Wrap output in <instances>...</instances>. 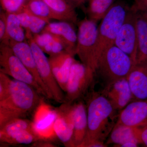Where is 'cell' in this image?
Listing matches in <instances>:
<instances>
[{"label": "cell", "mask_w": 147, "mask_h": 147, "mask_svg": "<svg viewBox=\"0 0 147 147\" xmlns=\"http://www.w3.org/2000/svg\"><path fill=\"white\" fill-rule=\"evenodd\" d=\"M26 1H30V0H26Z\"/></svg>", "instance_id": "cell-35"}, {"label": "cell", "mask_w": 147, "mask_h": 147, "mask_svg": "<svg viewBox=\"0 0 147 147\" xmlns=\"http://www.w3.org/2000/svg\"><path fill=\"white\" fill-rule=\"evenodd\" d=\"M65 1L75 6L76 7L80 6L83 5L79 0H65Z\"/></svg>", "instance_id": "cell-33"}, {"label": "cell", "mask_w": 147, "mask_h": 147, "mask_svg": "<svg viewBox=\"0 0 147 147\" xmlns=\"http://www.w3.org/2000/svg\"><path fill=\"white\" fill-rule=\"evenodd\" d=\"M74 130L70 147H80L86 135L88 128L87 108L82 102L72 105Z\"/></svg>", "instance_id": "cell-18"}, {"label": "cell", "mask_w": 147, "mask_h": 147, "mask_svg": "<svg viewBox=\"0 0 147 147\" xmlns=\"http://www.w3.org/2000/svg\"><path fill=\"white\" fill-rule=\"evenodd\" d=\"M130 142L139 144L135 136L134 127L116 123L108 136L107 144H115L120 147L125 143Z\"/></svg>", "instance_id": "cell-21"}, {"label": "cell", "mask_w": 147, "mask_h": 147, "mask_svg": "<svg viewBox=\"0 0 147 147\" xmlns=\"http://www.w3.org/2000/svg\"><path fill=\"white\" fill-rule=\"evenodd\" d=\"M135 65L129 56L114 45L100 55L96 72L99 74L106 87L120 79L127 78Z\"/></svg>", "instance_id": "cell-3"}, {"label": "cell", "mask_w": 147, "mask_h": 147, "mask_svg": "<svg viewBox=\"0 0 147 147\" xmlns=\"http://www.w3.org/2000/svg\"><path fill=\"white\" fill-rule=\"evenodd\" d=\"M79 1H80L82 3V4L83 5L84 3H85L86 2H87V1H88V0H79Z\"/></svg>", "instance_id": "cell-34"}, {"label": "cell", "mask_w": 147, "mask_h": 147, "mask_svg": "<svg viewBox=\"0 0 147 147\" xmlns=\"http://www.w3.org/2000/svg\"><path fill=\"white\" fill-rule=\"evenodd\" d=\"M34 129L23 130L0 138V142L10 144H30L44 140Z\"/></svg>", "instance_id": "cell-24"}, {"label": "cell", "mask_w": 147, "mask_h": 147, "mask_svg": "<svg viewBox=\"0 0 147 147\" xmlns=\"http://www.w3.org/2000/svg\"><path fill=\"white\" fill-rule=\"evenodd\" d=\"M29 129H34L32 122L24 118L13 119L0 127V138Z\"/></svg>", "instance_id": "cell-27"}, {"label": "cell", "mask_w": 147, "mask_h": 147, "mask_svg": "<svg viewBox=\"0 0 147 147\" xmlns=\"http://www.w3.org/2000/svg\"><path fill=\"white\" fill-rule=\"evenodd\" d=\"M94 74L82 63L74 60L65 92V102L71 103L84 94L92 82Z\"/></svg>", "instance_id": "cell-8"}, {"label": "cell", "mask_w": 147, "mask_h": 147, "mask_svg": "<svg viewBox=\"0 0 147 147\" xmlns=\"http://www.w3.org/2000/svg\"><path fill=\"white\" fill-rule=\"evenodd\" d=\"M74 55L65 51L48 58L51 69L62 90L65 92L69 72L75 60Z\"/></svg>", "instance_id": "cell-15"}, {"label": "cell", "mask_w": 147, "mask_h": 147, "mask_svg": "<svg viewBox=\"0 0 147 147\" xmlns=\"http://www.w3.org/2000/svg\"><path fill=\"white\" fill-rule=\"evenodd\" d=\"M127 79L133 99H147V63L135 65Z\"/></svg>", "instance_id": "cell-17"}, {"label": "cell", "mask_w": 147, "mask_h": 147, "mask_svg": "<svg viewBox=\"0 0 147 147\" xmlns=\"http://www.w3.org/2000/svg\"><path fill=\"white\" fill-rule=\"evenodd\" d=\"M115 45L136 64L137 52V11L130 7L115 40Z\"/></svg>", "instance_id": "cell-9"}, {"label": "cell", "mask_w": 147, "mask_h": 147, "mask_svg": "<svg viewBox=\"0 0 147 147\" xmlns=\"http://www.w3.org/2000/svg\"><path fill=\"white\" fill-rule=\"evenodd\" d=\"M130 7L122 1L115 2L98 27L96 49V62L100 55L115 45V40ZM97 66V65H96Z\"/></svg>", "instance_id": "cell-4"}, {"label": "cell", "mask_w": 147, "mask_h": 147, "mask_svg": "<svg viewBox=\"0 0 147 147\" xmlns=\"http://www.w3.org/2000/svg\"><path fill=\"white\" fill-rule=\"evenodd\" d=\"M115 1V0H88L87 12L89 18L96 22L102 20Z\"/></svg>", "instance_id": "cell-25"}, {"label": "cell", "mask_w": 147, "mask_h": 147, "mask_svg": "<svg viewBox=\"0 0 147 147\" xmlns=\"http://www.w3.org/2000/svg\"><path fill=\"white\" fill-rule=\"evenodd\" d=\"M7 43L9 45L14 54L19 58L22 63L34 77L37 83L45 92L47 98L53 99L52 95L39 76L34 56L28 42L26 40L23 42L9 40Z\"/></svg>", "instance_id": "cell-10"}, {"label": "cell", "mask_w": 147, "mask_h": 147, "mask_svg": "<svg viewBox=\"0 0 147 147\" xmlns=\"http://www.w3.org/2000/svg\"><path fill=\"white\" fill-rule=\"evenodd\" d=\"M102 93L117 111L122 110L133 99L127 78L120 79L105 87Z\"/></svg>", "instance_id": "cell-13"}, {"label": "cell", "mask_w": 147, "mask_h": 147, "mask_svg": "<svg viewBox=\"0 0 147 147\" xmlns=\"http://www.w3.org/2000/svg\"><path fill=\"white\" fill-rule=\"evenodd\" d=\"M131 7L135 10L147 13V0H134Z\"/></svg>", "instance_id": "cell-32"}, {"label": "cell", "mask_w": 147, "mask_h": 147, "mask_svg": "<svg viewBox=\"0 0 147 147\" xmlns=\"http://www.w3.org/2000/svg\"><path fill=\"white\" fill-rule=\"evenodd\" d=\"M57 110V115L54 123V133L65 146L70 147L73 134L72 105L64 102Z\"/></svg>", "instance_id": "cell-12"}, {"label": "cell", "mask_w": 147, "mask_h": 147, "mask_svg": "<svg viewBox=\"0 0 147 147\" xmlns=\"http://www.w3.org/2000/svg\"><path fill=\"white\" fill-rule=\"evenodd\" d=\"M26 38L31 47L39 76L52 95L53 100L59 103H64L65 94L53 74L48 58L35 42L32 35H26Z\"/></svg>", "instance_id": "cell-7"}, {"label": "cell", "mask_w": 147, "mask_h": 147, "mask_svg": "<svg viewBox=\"0 0 147 147\" xmlns=\"http://www.w3.org/2000/svg\"><path fill=\"white\" fill-rule=\"evenodd\" d=\"M71 24H73L66 21L50 22L42 32L58 37L65 45L67 52L74 56L76 55L77 34Z\"/></svg>", "instance_id": "cell-14"}, {"label": "cell", "mask_w": 147, "mask_h": 147, "mask_svg": "<svg viewBox=\"0 0 147 147\" xmlns=\"http://www.w3.org/2000/svg\"><path fill=\"white\" fill-rule=\"evenodd\" d=\"M41 49L44 53L48 54L50 56L58 55L66 51L63 42L55 36L54 39Z\"/></svg>", "instance_id": "cell-28"}, {"label": "cell", "mask_w": 147, "mask_h": 147, "mask_svg": "<svg viewBox=\"0 0 147 147\" xmlns=\"http://www.w3.org/2000/svg\"><path fill=\"white\" fill-rule=\"evenodd\" d=\"M6 13L7 40L5 42H8L9 40L16 42L26 41V31L17 14L16 13Z\"/></svg>", "instance_id": "cell-23"}, {"label": "cell", "mask_w": 147, "mask_h": 147, "mask_svg": "<svg viewBox=\"0 0 147 147\" xmlns=\"http://www.w3.org/2000/svg\"><path fill=\"white\" fill-rule=\"evenodd\" d=\"M136 11L137 52L136 65L147 63V13Z\"/></svg>", "instance_id": "cell-19"}, {"label": "cell", "mask_w": 147, "mask_h": 147, "mask_svg": "<svg viewBox=\"0 0 147 147\" xmlns=\"http://www.w3.org/2000/svg\"><path fill=\"white\" fill-rule=\"evenodd\" d=\"M88 100L87 134L80 147H106L104 142L117 123V110L102 92H94Z\"/></svg>", "instance_id": "cell-1"}, {"label": "cell", "mask_w": 147, "mask_h": 147, "mask_svg": "<svg viewBox=\"0 0 147 147\" xmlns=\"http://www.w3.org/2000/svg\"><path fill=\"white\" fill-rule=\"evenodd\" d=\"M57 115V110H53L44 104L39 105L32 122L34 131L44 139L54 135L53 125Z\"/></svg>", "instance_id": "cell-16"}, {"label": "cell", "mask_w": 147, "mask_h": 147, "mask_svg": "<svg viewBox=\"0 0 147 147\" xmlns=\"http://www.w3.org/2000/svg\"><path fill=\"white\" fill-rule=\"evenodd\" d=\"M26 7L36 16L47 20L55 19L65 21L62 17L55 13L42 0H30L26 3Z\"/></svg>", "instance_id": "cell-26"}, {"label": "cell", "mask_w": 147, "mask_h": 147, "mask_svg": "<svg viewBox=\"0 0 147 147\" xmlns=\"http://www.w3.org/2000/svg\"><path fill=\"white\" fill-rule=\"evenodd\" d=\"M16 13L26 31V34H31L33 35L40 33L47 24L50 23V20L33 14L26 5L22 10Z\"/></svg>", "instance_id": "cell-20"}, {"label": "cell", "mask_w": 147, "mask_h": 147, "mask_svg": "<svg viewBox=\"0 0 147 147\" xmlns=\"http://www.w3.org/2000/svg\"><path fill=\"white\" fill-rule=\"evenodd\" d=\"M135 136L139 143L147 147V126L134 128Z\"/></svg>", "instance_id": "cell-31"}, {"label": "cell", "mask_w": 147, "mask_h": 147, "mask_svg": "<svg viewBox=\"0 0 147 147\" xmlns=\"http://www.w3.org/2000/svg\"><path fill=\"white\" fill-rule=\"evenodd\" d=\"M3 10L7 13H17L23 9L26 0H0Z\"/></svg>", "instance_id": "cell-29"}, {"label": "cell", "mask_w": 147, "mask_h": 147, "mask_svg": "<svg viewBox=\"0 0 147 147\" xmlns=\"http://www.w3.org/2000/svg\"><path fill=\"white\" fill-rule=\"evenodd\" d=\"M0 71L13 79L28 84L39 94L47 98L45 92L32 75L14 54L9 45L4 42H1L0 45Z\"/></svg>", "instance_id": "cell-6"}, {"label": "cell", "mask_w": 147, "mask_h": 147, "mask_svg": "<svg viewBox=\"0 0 147 147\" xmlns=\"http://www.w3.org/2000/svg\"><path fill=\"white\" fill-rule=\"evenodd\" d=\"M97 22L85 18L78 23L76 55L81 63L94 73L96 71V49L98 27Z\"/></svg>", "instance_id": "cell-5"}, {"label": "cell", "mask_w": 147, "mask_h": 147, "mask_svg": "<svg viewBox=\"0 0 147 147\" xmlns=\"http://www.w3.org/2000/svg\"><path fill=\"white\" fill-rule=\"evenodd\" d=\"M51 9L64 19L65 21L76 24L78 16L75 6L65 0H42Z\"/></svg>", "instance_id": "cell-22"}, {"label": "cell", "mask_w": 147, "mask_h": 147, "mask_svg": "<svg viewBox=\"0 0 147 147\" xmlns=\"http://www.w3.org/2000/svg\"><path fill=\"white\" fill-rule=\"evenodd\" d=\"M39 94L28 84L9 79L5 96L0 100V127L13 119L24 118L37 106Z\"/></svg>", "instance_id": "cell-2"}, {"label": "cell", "mask_w": 147, "mask_h": 147, "mask_svg": "<svg viewBox=\"0 0 147 147\" xmlns=\"http://www.w3.org/2000/svg\"><path fill=\"white\" fill-rule=\"evenodd\" d=\"M0 40L1 42L7 41V13L1 11L0 14Z\"/></svg>", "instance_id": "cell-30"}, {"label": "cell", "mask_w": 147, "mask_h": 147, "mask_svg": "<svg viewBox=\"0 0 147 147\" xmlns=\"http://www.w3.org/2000/svg\"><path fill=\"white\" fill-rule=\"evenodd\" d=\"M117 123L131 127L147 125V99L134 100L120 111Z\"/></svg>", "instance_id": "cell-11"}]
</instances>
